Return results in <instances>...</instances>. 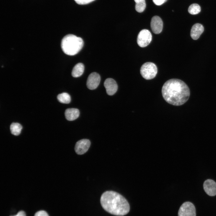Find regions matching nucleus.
<instances>
[{
    "mask_svg": "<svg viewBox=\"0 0 216 216\" xmlns=\"http://www.w3.org/2000/svg\"><path fill=\"white\" fill-rule=\"evenodd\" d=\"M162 93L167 102L176 106L185 103L190 95V89L187 84L177 79H172L166 81L162 87Z\"/></svg>",
    "mask_w": 216,
    "mask_h": 216,
    "instance_id": "obj_1",
    "label": "nucleus"
},
{
    "mask_svg": "<svg viewBox=\"0 0 216 216\" xmlns=\"http://www.w3.org/2000/svg\"><path fill=\"white\" fill-rule=\"evenodd\" d=\"M100 202L105 211L114 215L123 216L130 210V206L126 199L115 191H107L104 193L101 196Z\"/></svg>",
    "mask_w": 216,
    "mask_h": 216,
    "instance_id": "obj_2",
    "label": "nucleus"
},
{
    "mask_svg": "<svg viewBox=\"0 0 216 216\" xmlns=\"http://www.w3.org/2000/svg\"><path fill=\"white\" fill-rule=\"evenodd\" d=\"M84 45L82 39L72 34H68L62 38L61 47L63 52L66 55L74 56L78 53Z\"/></svg>",
    "mask_w": 216,
    "mask_h": 216,
    "instance_id": "obj_3",
    "label": "nucleus"
},
{
    "mask_svg": "<svg viewBox=\"0 0 216 216\" xmlns=\"http://www.w3.org/2000/svg\"><path fill=\"white\" fill-rule=\"evenodd\" d=\"M158 72L156 65L151 62H146L143 64L140 69V73L145 79L149 80L154 78Z\"/></svg>",
    "mask_w": 216,
    "mask_h": 216,
    "instance_id": "obj_4",
    "label": "nucleus"
},
{
    "mask_svg": "<svg viewBox=\"0 0 216 216\" xmlns=\"http://www.w3.org/2000/svg\"><path fill=\"white\" fill-rule=\"evenodd\" d=\"M152 40V35L148 30L144 29L141 30L138 34L137 39L138 45L142 47L147 46Z\"/></svg>",
    "mask_w": 216,
    "mask_h": 216,
    "instance_id": "obj_5",
    "label": "nucleus"
},
{
    "mask_svg": "<svg viewBox=\"0 0 216 216\" xmlns=\"http://www.w3.org/2000/svg\"><path fill=\"white\" fill-rule=\"evenodd\" d=\"M178 216H196L194 205L191 202H184L181 206L178 213Z\"/></svg>",
    "mask_w": 216,
    "mask_h": 216,
    "instance_id": "obj_6",
    "label": "nucleus"
},
{
    "mask_svg": "<svg viewBox=\"0 0 216 216\" xmlns=\"http://www.w3.org/2000/svg\"><path fill=\"white\" fill-rule=\"evenodd\" d=\"M90 145V141L88 139H83L78 141L75 146L76 152L79 155L84 154L88 150Z\"/></svg>",
    "mask_w": 216,
    "mask_h": 216,
    "instance_id": "obj_7",
    "label": "nucleus"
},
{
    "mask_svg": "<svg viewBox=\"0 0 216 216\" xmlns=\"http://www.w3.org/2000/svg\"><path fill=\"white\" fill-rule=\"evenodd\" d=\"M100 80V75L96 72H93L89 75L87 80L86 85L90 90L96 89L98 86Z\"/></svg>",
    "mask_w": 216,
    "mask_h": 216,
    "instance_id": "obj_8",
    "label": "nucleus"
},
{
    "mask_svg": "<svg viewBox=\"0 0 216 216\" xmlns=\"http://www.w3.org/2000/svg\"><path fill=\"white\" fill-rule=\"evenodd\" d=\"M150 26L152 31L154 34H159L163 29V21L160 17L154 16L151 19Z\"/></svg>",
    "mask_w": 216,
    "mask_h": 216,
    "instance_id": "obj_9",
    "label": "nucleus"
},
{
    "mask_svg": "<svg viewBox=\"0 0 216 216\" xmlns=\"http://www.w3.org/2000/svg\"><path fill=\"white\" fill-rule=\"evenodd\" d=\"M107 94L109 95L114 94L117 92L118 85L116 81L111 78L106 79L104 83Z\"/></svg>",
    "mask_w": 216,
    "mask_h": 216,
    "instance_id": "obj_10",
    "label": "nucleus"
},
{
    "mask_svg": "<svg viewBox=\"0 0 216 216\" xmlns=\"http://www.w3.org/2000/svg\"><path fill=\"white\" fill-rule=\"evenodd\" d=\"M203 186L204 191L208 195L211 196L216 195V183L214 181L207 179L204 182Z\"/></svg>",
    "mask_w": 216,
    "mask_h": 216,
    "instance_id": "obj_11",
    "label": "nucleus"
},
{
    "mask_svg": "<svg viewBox=\"0 0 216 216\" xmlns=\"http://www.w3.org/2000/svg\"><path fill=\"white\" fill-rule=\"evenodd\" d=\"M204 30L203 26L201 24L196 23L192 27L190 35L191 38L194 40L198 39Z\"/></svg>",
    "mask_w": 216,
    "mask_h": 216,
    "instance_id": "obj_12",
    "label": "nucleus"
},
{
    "mask_svg": "<svg viewBox=\"0 0 216 216\" xmlns=\"http://www.w3.org/2000/svg\"><path fill=\"white\" fill-rule=\"evenodd\" d=\"M80 112L77 109L68 108L65 112V116L66 119L68 121H72L77 118L79 116Z\"/></svg>",
    "mask_w": 216,
    "mask_h": 216,
    "instance_id": "obj_13",
    "label": "nucleus"
},
{
    "mask_svg": "<svg viewBox=\"0 0 216 216\" xmlns=\"http://www.w3.org/2000/svg\"><path fill=\"white\" fill-rule=\"evenodd\" d=\"M84 70V64L81 63H78L74 67L71 72L72 76L74 77H80L83 74Z\"/></svg>",
    "mask_w": 216,
    "mask_h": 216,
    "instance_id": "obj_14",
    "label": "nucleus"
},
{
    "mask_svg": "<svg viewBox=\"0 0 216 216\" xmlns=\"http://www.w3.org/2000/svg\"><path fill=\"white\" fill-rule=\"evenodd\" d=\"M10 129L12 134L15 136H18L21 133L22 126L19 123H13L10 125Z\"/></svg>",
    "mask_w": 216,
    "mask_h": 216,
    "instance_id": "obj_15",
    "label": "nucleus"
},
{
    "mask_svg": "<svg viewBox=\"0 0 216 216\" xmlns=\"http://www.w3.org/2000/svg\"><path fill=\"white\" fill-rule=\"evenodd\" d=\"M57 98L59 102L63 104H69L71 101L70 96L68 94L65 92L58 94Z\"/></svg>",
    "mask_w": 216,
    "mask_h": 216,
    "instance_id": "obj_16",
    "label": "nucleus"
},
{
    "mask_svg": "<svg viewBox=\"0 0 216 216\" xmlns=\"http://www.w3.org/2000/svg\"><path fill=\"white\" fill-rule=\"evenodd\" d=\"M136 2L135 8L136 10L139 13L142 12L146 7L145 0H134Z\"/></svg>",
    "mask_w": 216,
    "mask_h": 216,
    "instance_id": "obj_17",
    "label": "nucleus"
},
{
    "mask_svg": "<svg viewBox=\"0 0 216 216\" xmlns=\"http://www.w3.org/2000/svg\"><path fill=\"white\" fill-rule=\"evenodd\" d=\"M188 12L191 14H196L200 12L201 8L197 4H193L190 5L188 8Z\"/></svg>",
    "mask_w": 216,
    "mask_h": 216,
    "instance_id": "obj_18",
    "label": "nucleus"
},
{
    "mask_svg": "<svg viewBox=\"0 0 216 216\" xmlns=\"http://www.w3.org/2000/svg\"><path fill=\"white\" fill-rule=\"evenodd\" d=\"M75 2L79 4H88L95 0H74Z\"/></svg>",
    "mask_w": 216,
    "mask_h": 216,
    "instance_id": "obj_19",
    "label": "nucleus"
},
{
    "mask_svg": "<svg viewBox=\"0 0 216 216\" xmlns=\"http://www.w3.org/2000/svg\"><path fill=\"white\" fill-rule=\"evenodd\" d=\"M34 216H49L46 212L44 211H40L37 212Z\"/></svg>",
    "mask_w": 216,
    "mask_h": 216,
    "instance_id": "obj_20",
    "label": "nucleus"
},
{
    "mask_svg": "<svg viewBox=\"0 0 216 216\" xmlns=\"http://www.w3.org/2000/svg\"><path fill=\"white\" fill-rule=\"evenodd\" d=\"M153 2L157 5H160L166 2L167 0H152Z\"/></svg>",
    "mask_w": 216,
    "mask_h": 216,
    "instance_id": "obj_21",
    "label": "nucleus"
},
{
    "mask_svg": "<svg viewBox=\"0 0 216 216\" xmlns=\"http://www.w3.org/2000/svg\"><path fill=\"white\" fill-rule=\"evenodd\" d=\"M13 216H26V215L24 211H21L19 212L16 215Z\"/></svg>",
    "mask_w": 216,
    "mask_h": 216,
    "instance_id": "obj_22",
    "label": "nucleus"
}]
</instances>
